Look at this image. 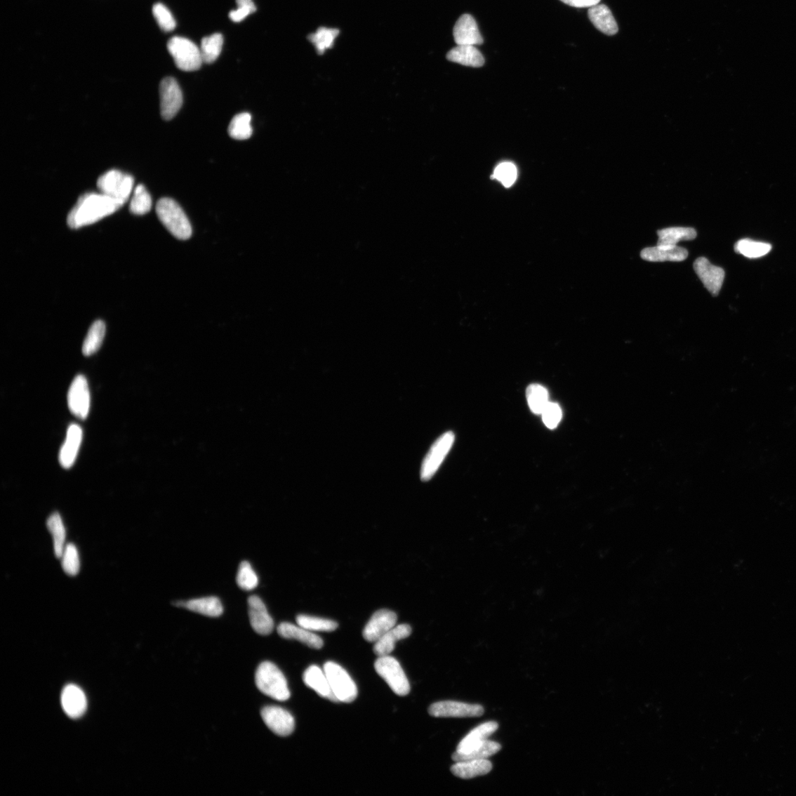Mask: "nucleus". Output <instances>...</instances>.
Returning <instances> with one entry per match:
<instances>
[{
    "label": "nucleus",
    "mask_w": 796,
    "mask_h": 796,
    "mask_svg": "<svg viewBox=\"0 0 796 796\" xmlns=\"http://www.w3.org/2000/svg\"><path fill=\"white\" fill-rule=\"evenodd\" d=\"M122 204L102 193H87L82 195L67 216V225L72 229L91 225L107 217L121 208Z\"/></svg>",
    "instance_id": "obj_1"
},
{
    "label": "nucleus",
    "mask_w": 796,
    "mask_h": 796,
    "mask_svg": "<svg viewBox=\"0 0 796 796\" xmlns=\"http://www.w3.org/2000/svg\"><path fill=\"white\" fill-rule=\"evenodd\" d=\"M156 212L161 223L180 240H187L192 235V227L188 218L180 204L169 198L159 199Z\"/></svg>",
    "instance_id": "obj_2"
},
{
    "label": "nucleus",
    "mask_w": 796,
    "mask_h": 796,
    "mask_svg": "<svg viewBox=\"0 0 796 796\" xmlns=\"http://www.w3.org/2000/svg\"><path fill=\"white\" fill-rule=\"evenodd\" d=\"M256 683L264 695L276 701H286L290 698L291 693L286 677L271 662H263L258 667L256 674Z\"/></svg>",
    "instance_id": "obj_3"
},
{
    "label": "nucleus",
    "mask_w": 796,
    "mask_h": 796,
    "mask_svg": "<svg viewBox=\"0 0 796 796\" xmlns=\"http://www.w3.org/2000/svg\"><path fill=\"white\" fill-rule=\"evenodd\" d=\"M135 180L127 173L111 170L99 177L97 183L100 193L124 205L134 191Z\"/></svg>",
    "instance_id": "obj_4"
},
{
    "label": "nucleus",
    "mask_w": 796,
    "mask_h": 796,
    "mask_svg": "<svg viewBox=\"0 0 796 796\" xmlns=\"http://www.w3.org/2000/svg\"><path fill=\"white\" fill-rule=\"evenodd\" d=\"M168 50L177 67L190 72L199 69L203 63L200 48L188 39L174 37L168 43Z\"/></svg>",
    "instance_id": "obj_5"
},
{
    "label": "nucleus",
    "mask_w": 796,
    "mask_h": 796,
    "mask_svg": "<svg viewBox=\"0 0 796 796\" xmlns=\"http://www.w3.org/2000/svg\"><path fill=\"white\" fill-rule=\"evenodd\" d=\"M330 686L338 702L352 703L358 696V689L347 672L337 663L329 661L324 665Z\"/></svg>",
    "instance_id": "obj_6"
},
{
    "label": "nucleus",
    "mask_w": 796,
    "mask_h": 796,
    "mask_svg": "<svg viewBox=\"0 0 796 796\" xmlns=\"http://www.w3.org/2000/svg\"><path fill=\"white\" fill-rule=\"evenodd\" d=\"M376 672L386 682L398 696H406L410 692L408 678L400 663L389 656L378 657L375 663Z\"/></svg>",
    "instance_id": "obj_7"
},
{
    "label": "nucleus",
    "mask_w": 796,
    "mask_h": 796,
    "mask_svg": "<svg viewBox=\"0 0 796 796\" xmlns=\"http://www.w3.org/2000/svg\"><path fill=\"white\" fill-rule=\"evenodd\" d=\"M455 436L452 432L442 435L432 446L427 453L421 467V479L423 482L430 480L453 445Z\"/></svg>",
    "instance_id": "obj_8"
},
{
    "label": "nucleus",
    "mask_w": 796,
    "mask_h": 796,
    "mask_svg": "<svg viewBox=\"0 0 796 796\" xmlns=\"http://www.w3.org/2000/svg\"><path fill=\"white\" fill-rule=\"evenodd\" d=\"M159 95L161 115L164 120L170 121L183 106L181 88L175 79L167 77L160 83Z\"/></svg>",
    "instance_id": "obj_9"
},
{
    "label": "nucleus",
    "mask_w": 796,
    "mask_h": 796,
    "mask_svg": "<svg viewBox=\"0 0 796 796\" xmlns=\"http://www.w3.org/2000/svg\"><path fill=\"white\" fill-rule=\"evenodd\" d=\"M67 403L72 414L81 420L87 418L91 409V392L84 376H77L72 382Z\"/></svg>",
    "instance_id": "obj_10"
},
{
    "label": "nucleus",
    "mask_w": 796,
    "mask_h": 796,
    "mask_svg": "<svg viewBox=\"0 0 796 796\" xmlns=\"http://www.w3.org/2000/svg\"><path fill=\"white\" fill-rule=\"evenodd\" d=\"M484 710L479 704H469L457 701H440L432 704L429 713L435 717H479Z\"/></svg>",
    "instance_id": "obj_11"
},
{
    "label": "nucleus",
    "mask_w": 796,
    "mask_h": 796,
    "mask_svg": "<svg viewBox=\"0 0 796 796\" xmlns=\"http://www.w3.org/2000/svg\"><path fill=\"white\" fill-rule=\"evenodd\" d=\"M261 717L265 724L278 736H287L294 731V718L283 708L278 706L265 707L261 712Z\"/></svg>",
    "instance_id": "obj_12"
},
{
    "label": "nucleus",
    "mask_w": 796,
    "mask_h": 796,
    "mask_svg": "<svg viewBox=\"0 0 796 796\" xmlns=\"http://www.w3.org/2000/svg\"><path fill=\"white\" fill-rule=\"evenodd\" d=\"M694 270L705 288L712 296H717L725 279V271L712 265L709 260L701 257L694 263Z\"/></svg>",
    "instance_id": "obj_13"
},
{
    "label": "nucleus",
    "mask_w": 796,
    "mask_h": 796,
    "mask_svg": "<svg viewBox=\"0 0 796 796\" xmlns=\"http://www.w3.org/2000/svg\"><path fill=\"white\" fill-rule=\"evenodd\" d=\"M397 621V616L392 611L381 609L376 611L364 629V639L369 642H376L395 626Z\"/></svg>",
    "instance_id": "obj_14"
},
{
    "label": "nucleus",
    "mask_w": 796,
    "mask_h": 796,
    "mask_svg": "<svg viewBox=\"0 0 796 796\" xmlns=\"http://www.w3.org/2000/svg\"><path fill=\"white\" fill-rule=\"evenodd\" d=\"M248 606L250 623L254 630L262 636L270 635L274 623L263 600L256 595L251 596Z\"/></svg>",
    "instance_id": "obj_15"
},
{
    "label": "nucleus",
    "mask_w": 796,
    "mask_h": 796,
    "mask_svg": "<svg viewBox=\"0 0 796 796\" xmlns=\"http://www.w3.org/2000/svg\"><path fill=\"white\" fill-rule=\"evenodd\" d=\"M453 38L457 46H479L483 39L473 17L464 14L453 27Z\"/></svg>",
    "instance_id": "obj_16"
},
{
    "label": "nucleus",
    "mask_w": 796,
    "mask_h": 796,
    "mask_svg": "<svg viewBox=\"0 0 796 796\" xmlns=\"http://www.w3.org/2000/svg\"><path fill=\"white\" fill-rule=\"evenodd\" d=\"M82 439L81 427L77 424L70 425L65 444L59 453V462L64 468H70L75 463Z\"/></svg>",
    "instance_id": "obj_17"
},
{
    "label": "nucleus",
    "mask_w": 796,
    "mask_h": 796,
    "mask_svg": "<svg viewBox=\"0 0 796 796\" xmlns=\"http://www.w3.org/2000/svg\"><path fill=\"white\" fill-rule=\"evenodd\" d=\"M279 635L286 639L298 640L309 647L321 649L323 640L312 631H310L301 626L295 625L290 623H282L277 628Z\"/></svg>",
    "instance_id": "obj_18"
},
{
    "label": "nucleus",
    "mask_w": 796,
    "mask_h": 796,
    "mask_svg": "<svg viewBox=\"0 0 796 796\" xmlns=\"http://www.w3.org/2000/svg\"><path fill=\"white\" fill-rule=\"evenodd\" d=\"M62 704L66 714L72 718L82 716L87 707L84 691L77 686L69 684L63 690Z\"/></svg>",
    "instance_id": "obj_19"
},
{
    "label": "nucleus",
    "mask_w": 796,
    "mask_h": 796,
    "mask_svg": "<svg viewBox=\"0 0 796 796\" xmlns=\"http://www.w3.org/2000/svg\"><path fill=\"white\" fill-rule=\"evenodd\" d=\"M303 682L309 688L314 690L319 696L333 702H338L330 686L327 675L319 667L312 665L303 674Z\"/></svg>",
    "instance_id": "obj_20"
},
{
    "label": "nucleus",
    "mask_w": 796,
    "mask_h": 796,
    "mask_svg": "<svg viewBox=\"0 0 796 796\" xmlns=\"http://www.w3.org/2000/svg\"><path fill=\"white\" fill-rule=\"evenodd\" d=\"M175 606L210 617L220 616L224 612L223 604L216 597L178 601L175 602Z\"/></svg>",
    "instance_id": "obj_21"
},
{
    "label": "nucleus",
    "mask_w": 796,
    "mask_h": 796,
    "mask_svg": "<svg viewBox=\"0 0 796 796\" xmlns=\"http://www.w3.org/2000/svg\"><path fill=\"white\" fill-rule=\"evenodd\" d=\"M411 633V628L409 625L394 626L376 642L373 648L375 654L378 657L389 656L394 651L396 642L408 638Z\"/></svg>",
    "instance_id": "obj_22"
},
{
    "label": "nucleus",
    "mask_w": 796,
    "mask_h": 796,
    "mask_svg": "<svg viewBox=\"0 0 796 796\" xmlns=\"http://www.w3.org/2000/svg\"><path fill=\"white\" fill-rule=\"evenodd\" d=\"M493 769V764L489 759L467 760L456 762L451 766V771L456 777L470 779L489 774Z\"/></svg>",
    "instance_id": "obj_23"
},
{
    "label": "nucleus",
    "mask_w": 796,
    "mask_h": 796,
    "mask_svg": "<svg viewBox=\"0 0 796 796\" xmlns=\"http://www.w3.org/2000/svg\"><path fill=\"white\" fill-rule=\"evenodd\" d=\"M688 251L680 246L663 248L660 246L647 247L641 253L643 260L650 262H682L688 257Z\"/></svg>",
    "instance_id": "obj_24"
},
{
    "label": "nucleus",
    "mask_w": 796,
    "mask_h": 796,
    "mask_svg": "<svg viewBox=\"0 0 796 796\" xmlns=\"http://www.w3.org/2000/svg\"><path fill=\"white\" fill-rule=\"evenodd\" d=\"M498 729V724L495 721L484 722L482 725L472 730L457 746L456 751L460 753H467L472 749L477 747L485 741L489 740Z\"/></svg>",
    "instance_id": "obj_25"
},
{
    "label": "nucleus",
    "mask_w": 796,
    "mask_h": 796,
    "mask_svg": "<svg viewBox=\"0 0 796 796\" xmlns=\"http://www.w3.org/2000/svg\"><path fill=\"white\" fill-rule=\"evenodd\" d=\"M588 18L602 33L609 36H613L618 33L617 23L608 6L597 5L590 8Z\"/></svg>",
    "instance_id": "obj_26"
},
{
    "label": "nucleus",
    "mask_w": 796,
    "mask_h": 796,
    "mask_svg": "<svg viewBox=\"0 0 796 796\" xmlns=\"http://www.w3.org/2000/svg\"><path fill=\"white\" fill-rule=\"evenodd\" d=\"M449 61L471 67H481L484 58L474 46H457L447 54Z\"/></svg>",
    "instance_id": "obj_27"
},
{
    "label": "nucleus",
    "mask_w": 796,
    "mask_h": 796,
    "mask_svg": "<svg viewBox=\"0 0 796 796\" xmlns=\"http://www.w3.org/2000/svg\"><path fill=\"white\" fill-rule=\"evenodd\" d=\"M658 241L657 246L663 248H674L682 241H692L697 238V232L691 227H670L657 232Z\"/></svg>",
    "instance_id": "obj_28"
},
{
    "label": "nucleus",
    "mask_w": 796,
    "mask_h": 796,
    "mask_svg": "<svg viewBox=\"0 0 796 796\" xmlns=\"http://www.w3.org/2000/svg\"><path fill=\"white\" fill-rule=\"evenodd\" d=\"M500 749L501 745L499 743L486 740L467 753L456 751L452 755V759L455 762L488 759L498 753Z\"/></svg>",
    "instance_id": "obj_29"
},
{
    "label": "nucleus",
    "mask_w": 796,
    "mask_h": 796,
    "mask_svg": "<svg viewBox=\"0 0 796 796\" xmlns=\"http://www.w3.org/2000/svg\"><path fill=\"white\" fill-rule=\"evenodd\" d=\"M47 527L53 539L54 552L58 558H61L66 547V529L58 512L50 515L47 521Z\"/></svg>",
    "instance_id": "obj_30"
},
{
    "label": "nucleus",
    "mask_w": 796,
    "mask_h": 796,
    "mask_svg": "<svg viewBox=\"0 0 796 796\" xmlns=\"http://www.w3.org/2000/svg\"><path fill=\"white\" fill-rule=\"evenodd\" d=\"M106 333L105 323L95 321L88 330L84 342L82 352L86 357L93 355L100 348Z\"/></svg>",
    "instance_id": "obj_31"
},
{
    "label": "nucleus",
    "mask_w": 796,
    "mask_h": 796,
    "mask_svg": "<svg viewBox=\"0 0 796 796\" xmlns=\"http://www.w3.org/2000/svg\"><path fill=\"white\" fill-rule=\"evenodd\" d=\"M772 246L768 243L756 241L750 239H742L737 241L734 246L736 253L743 255L748 258H758L769 254Z\"/></svg>",
    "instance_id": "obj_32"
},
{
    "label": "nucleus",
    "mask_w": 796,
    "mask_h": 796,
    "mask_svg": "<svg viewBox=\"0 0 796 796\" xmlns=\"http://www.w3.org/2000/svg\"><path fill=\"white\" fill-rule=\"evenodd\" d=\"M251 120H252V116L247 112L234 116L228 128L230 136L239 140L248 139L252 136L253 132L252 126H251Z\"/></svg>",
    "instance_id": "obj_33"
},
{
    "label": "nucleus",
    "mask_w": 796,
    "mask_h": 796,
    "mask_svg": "<svg viewBox=\"0 0 796 796\" xmlns=\"http://www.w3.org/2000/svg\"><path fill=\"white\" fill-rule=\"evenodd\" d=\"M223 44L224 38L220 34L204 37L200 48L203 62L208 64L214 62L223 51Z\"/></svg>",
    "instance_id": "obj_34"
},
{
    "label": "nucleus",
    "mask_w": 796,
    "mask_h": 796,
    "mask_svg": "<svg viewBox=\"0 0 796 796\" xmlns=\"http://www.w3.org/2000/svg\"><path fill=\"white\" fill-rule=\"evenodd\" d=\"M339 34L338 29L321 27L314 34H310L307 39L316 48L317 53L322 55L328 49L332 48L334 41Z\"/></svg>",
    "instance_id": "obj_35"
},
{
    "label": "nucleus",
    "mask_w": 796,
    "mask_h": 796,
    "mask_svg": "<svg viewBox=\"0 0 796 796\" xmlns=\"http://www.w3.org/2000/svg\"><path fill=\"white\" fill-rule=\"evenodd\" d=\"M526 399L531 411L536 415H541L544 408L550 403L549 392L544 387L535 383L527 387Z\"/></svg>",
    "instance_id": "obj_36"
},
{
    "label": "nucleus",
    "mask_w": 796,
    "mask_h": 796,
    "mask_svg": "<svg viewBox=\"0 0 796 796\" xmlns=\"http://www.w3.org/2000/svg\"><path fill=\"white\" fill-rule=\"evenodd\" d=\"M152 206L150 194L144 185H139L133 191L130 203V211L133 214L142 215L150 213Z\"/></svg>",
    "instance_id": "obj_37"
},
{
    "label": "nucleus",
    "mask_w": 796,
    "mask_h": 796,
    "mask_svg": "<svg viewBox=\"0 0 796 796\" xmlns=\"http://www.w3.org/2000/svg\"><path fill=\"white\" fill-rule=\"evenodd\" d=\"M298 625L310 631L332 632L338 628V623L331 619L319 617L299 615L297 617Z\"/></svg>",
    "instance_id": "obj_38"
},
{
    "label": "nucleus",
    "mask_w": 796,
    "mask_h": 796,
    "mask_svg": "<svg viewBox=\"0 0 796 796\" xmlns=\"http://www.w3.org/2000/svg\"><path fill=\"white\" fill-rule=\"evenodd\" d=\"M236 581L244 591H252L258 586L259 583L257 573L248 562L241 563Z\"/></svg>",
    "instance_id": "obj_39"
},
{
    "label": "nucleus",
    "mask_w": 796,
    "mask_h": 796,
    "mask_svg": "<svg viewBox=\"0 0 796 796\" xmlns=\"http://www.w3.org/2000/svg\"><path fill=\"white\" fill-rule=\"evenodd\" d=\"M61 558L65 572L69 576H76L81 566L79 554L76 545L72 543L67 544Z\"/></svg>",
    "instance_id": "obj_40"
},
{
    "label": "nucleus",
    "mask_w": 796,
    "mask_h": 796,
    "mask_svg": "<svg viewBox=\"0 0 796 796\" xmlns=\"http://www.w3.org/2000/svg\"><path fill=\"white\" fill-rule=\"evenodd\" d=\"M517 179V169L511 162H503L499 164L491 175V180H496L506 188L513 185Z\"/></svg>",
    "instance_id": "obj_41"
},
{
    "label": "nucleus",
    "mask_w": 796,
    "mask_h": 796,
    "mask_svg": "<svg viewBox=\"0 0 796 796\" xmlns=\"http://www.w3.org/2000/svg\"><path fill=\"white\" fill-rule=\"evenodd\" d=\"M153 15L162 31L171 32L176 26L175 20L169 9L161 4H157L153 7Z\"/></svg>",
    "instance_id": "obj_42"
},
{
    "label": "nucleus",
    "mask_w": 796,
    "mask_h": 796,
    "mask_svg": "<svg viewBox=\"0 0 796 796\" xmlns=\"http://www.w3.org/2000/svg\"><path fill=\"white\" fill-rule=\"evenodd\" d=\"M541 415L545 426L550 430H555L562 420L563 413L562 408L557 404L550 402L544 408Z\"/></svg>",
    "instance_id": "obj_43"
},
{
    "label": "nucleus",
    "mask_w": 796,
    "mask_h": 796,
    "mask_svg": "<svg viewBox=\"0 0 796 796\" xmlns=\"http://www.w3.org/2000/svg\"><path fill=\"white\" fill-rule=\"evenodd\" d=\"M238 8L230 11V18L234 22H241L250 14L256 11V6L253 0H236Z\"/></svg>",
    "instance_id": "obj_44"
},
{
    "label": "nucleus",
    "mask_w": 796,
    "mask_h": 796,
    "mask_svg": "<svg viewBox=\"0 0 796 796\" xmlns=\"http://www.w3.org/2000/svg\"><path fill=\"white\" fill-rule=\"evenodd\" d=\"M560 1L575 8H592L598 5L600 0H560Z\"/></svg>",
    "instance_id": "obj_45"
}]
</instances>
